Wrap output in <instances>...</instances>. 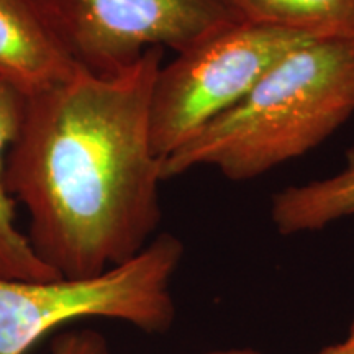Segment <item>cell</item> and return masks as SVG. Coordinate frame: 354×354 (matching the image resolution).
<instances>
[{
    "mask_svg": "<svg viewBox=\"0 0 354 354\" xmlns=\"http://www.w3.org/2000/svg\"><path fill=\"white\" fill-rule=\"evenodd\" d=\"M203 354H261V353L251 348H228V349H215V351H207Z\"/></svg>",
    "mask_w": 354,
    "mask_h": 354,
    "instance_id": "obj_12",
    "label": "cell"
},
{
    "mask_svg": "<svg viewBox=\"0 0 354 354\" xmlns=\"http://www.w3.org/2000/svg\"><path fill=\"white\" fill-rule=\"evenodd\" d=\"M26 97L0 81V277L44 282L61 279L35 254L26 233L17 225V202L6 184L8 149L15 143L24 122Z\"/></svg>",
    "mask_w": 354,
    "mask_h": 354,
    "instance_id": "obj_7",
    "label": "cell"
},
{
    "mask_svg": "<svg viewBox=\"0 0 354 354\" xmlns=\"http://www.w3.org/2000/svg\"><path fill=\"white\" fill-rule=\"evenodd\" d=\"M77 66L95 76L130 68L151 48L180 53L245 20L230 0H39Z\"/></svg>",
    "mask_w": 354,
    "mask_h": 354,
    "instance_id": "obj_5",
    "label": "cell"
},
{
    "mask_svg": "<svg viewBox=\"0 0 354 354\" xmlns=\"http://www.w3.org/2000/svg\"><path fill=\"white\" fill-rule=\"evenodd\" d=\"M245 20L354 44V0H230Z\"/></svg>",
    "mask_w": 354,
    "mask_h": 354,
    "instance_id": "obj_9",
    "label": "cell"
},
{
    "mask_svg": "<svg viewBox=\"0 0 354 354\" xmlns=\"http://www.w3.org/2000/svg\"><path fill=\"white\" fill-rule=\"evenodd\" d=\"M312 39L241 20L162 63L151 97V140L166 159L207 123L250 94L266 73L300 43Z\"/></svg>",
    "mask_w": 354,
    "mask_h": 354,
    "instance_id": "obj_4",
    "label": "cell"
},
{
    "mask_svg": "<svg viewBox=\"0 0 354 354\" xmlns=\"http://www.w3.org/2000/svg\"><path fill=\"white\" fill-rule=\"evenodd\" d=\"M50 354H110L107 338L97 330L61 331L53 338Z\"/></svg>",
    "mask_w": 354,
    "mask_h": 354,
    "instance_id": "obj_10",
    "label": "cell"
},
{
    "mask_svg": "<svg viewBox=\"0 0 354 354\" xmlns=\"http://www.w3.org/2000/svg\"><path fill=\"white\" fill-rule=\"evenodd\" d=\"M354 215V146L342 169L328 177L289 185L272 196L271 218L281 234L320 232Z\"/></svg>",
    "mask_w": 354,
    "mask_h": 354,
    "instance_id": "obj_8",
    "label": "cell"
},
{
    "mask_svg": "<svg viewBox=\"0 0 354 354\" xmlns=\"http://www.w3.org/2000/svg\"><path fill=\"white\" fill-rule=\"evenodd\" d=\"M183 258L184 243L161 233L135 258L95 277L44 282L0 277V354H26L53 331L84 318L166 333L176 318L171 284Z\"/></svg>",
    "mask_w": 354,
    "mask_h": 354,
    "instance_id": "obj_3",
    "label": "cell"
},
{
    "mask_svg": "<svg viewBox=\"0 0 354 354\" xmlns=\"http://www.w3.org/2000/svg\"><path fill=\"white\" fill-rule=\"evenodd\" d=\"M315 354H354V320L349 326L346 338L342 339L339 343L330 344V346L320 349Z\"/></svg>",
    "mask_w": 354,
    "mask_h": 354,
    "instance_id": "obj_11",
    "label": "cell"
},
{
    "mask_svg": "<svg viewBox=\"0 0 354 354\" xmlns=\"http://www.w3.org/2000/svg\"><path fill=\"white\" fill-rule=\"evenodd\" d=\"M79 69L39 0H0V81L32 97Z\"/></svg>",
    "mask_w": 354,
    "mask_h": 354,
    "instance_id": "obj_6",
    "label": "cell"
},
{
    "mask_svg": "<svg viewBox=\"0 0 354 354\" xmlns=\"http://www.w3.org/2000/svg\"><path fill=\"white\" fill-rule=\"evenodd\" d=\"M165 51L151 48L113 76L79 69L26 97L6 184L28 214L30 246L59 277L127 263L161 223L165 159L153 148L151 97Z\"/></svg>",
    "mask_w": 354,
    "mask_h": 354,
    "instance_id": "obj_1",
    "label": "cell"
},
{
    "mask_svg": "<svg viewBox=\"0 0 354 354\" xmlns=\"http://www.w3.org/2000/svg\"><path fill=\"white\" fill-rule=\"evenodd\" d=\"M354 115V44L312 38L279 59L245 99L165 159V180L210 166L253 180L304 156Z\"/></svg>",
    "mask_w": 354,
    "mask_h": 354,
    "instance_id": "obj_2",
    "label": "cell"
}]
</instances>
